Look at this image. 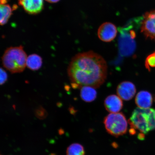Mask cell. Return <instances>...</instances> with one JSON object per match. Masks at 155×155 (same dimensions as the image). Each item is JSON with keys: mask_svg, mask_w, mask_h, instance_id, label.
<instances>
[{"mask_svg": "<svg viewBox=\"0 0 155 155\" xmlns=\"http://www.w3.org/2000/svg\"><path fill=\"white\" fill-rule=\"evenodd\" d=\"M117 30L116 26L110 22L104 23L99 28L98 36L100 40L105 42L113 40L117 36Z\"/></svg>", "mask_w": 155, "mask_h": 155, "instance_id": "obj_7", "label": "cell"}, {"mask_svg": "<svg viewBox=\"0 0 155 155\" xmlns=\"http://www.w3.org/2000/svg\"><path fill=\"white\" fill-rule=\"evenodd\" d=\"M8 0H1V5L6 4Z\"/></svg>", "mask_w": 155, "mask_h": 155, "instance_id": "obj_22", "label": "cell"}, {"mask_svg": "<svg viewBox=\"0 0 155 155\" xmlns=\"http://www.w3.org/2000/svg\"><path fill=\"white\" fill-rule=\"evenodd\" d=\"M67 155H84V147L79 143H73L68 147Z\"/></svg>", "mask_w": 155, "mask_h": 155, "instance_id": "obj_15", "label": "cell"}, {"mask_svg": "<svg viewBox=\"0 0 155 155\" xmlns=\"http://www.w3.org/2000/svg\"><path fill=\"white\" fill-rule=\"evenodd\" d=\"M27 54L22 46L7 48L2 57L3 66L12 73H20L26 67Z\"/></svg>", "mask_w": 155, "mask_h": 155, "instance_id": "obj_3", "label": "cell"}, {"mask_svg": "<svg viewBox=\"0 0 155 155\" xmlns=\"http://www.w3.org/2000/svg\"><path fill=\"white\" fill-rule=\"evenodd\" d=\"M135 102L139 108L144 109L150 108L153 102L152 94L147 91H141L136 96Z\"/></svg>", "mask_w": 155, "mask_h": 155, "instance_id": "obj_11", "label": "cell"}, {"mask_svg": "<svg viewBox=\"0 0 155 155\" xmlns=\"http://www.w3.org/2000/svg\"><path fill=\"white\" fill-rule=\"evenodd\" d=\"M18 4L27 13L36 15L43 9L44 0H18Z\"/></svg>", "mask_w": 155, "mask_h": 155, "instance_id": "obj_9", "label": "cell"}, {"mask_svg": "<svg viewBox=\"0 0 155 155\" xmlns=\"http://www.w3.org/2000/svg\"></svg>", "mask_w": 155, "mask_h": 155, "instance_id": "obj_23", "label": "cell"}, {"mask_svg": "<svg viewBox=\"0 0 155 155\" xmlns=\"http://www.w3.org/2000/svg\"><path fill=\"white\" fill-rule=\"evenodd\" d=\"M104 124L106 131L114 137H119L127 133V121L122 113L108 114L104 118Z\"/></svg>", "mask_w": 155, "mask_h": 155, "instance_id": "obj_5", "label": "cell"}, {"mask_svg": "<svg viewBox=\"0 0 155 155\" xmlns=\"http://www.w3.org/2000/svg\"><path fill=\"white\" fill-rule=\"evenodd\" d=\"M64 131L63 129L61 128L58 130V133H59V134L60 135H63L64 134Z\"/></svg>", "mask_w": 155, "mask_h": 155, "instance_id": "obj_21", "label": "cell"}, {"mask_svg": "<svg viewBox=\"0 0 155 155\" xmlns=\"http://www.w3.org/2000/svg\"><path fill=\"white\" fill-rule=\"evenodd\" d=\"M42 64V58L38 54H31L27 58L26 67L31 70H38L41 67Z\"/></svg>", "mask_w": 155, "mask_h": 155, "instance_id": "obj_13", "label": "cell"}, {"mask_svg": "<svg viewBox=\"0 0 155 155\" xmlns=\"http://www.w3.org/2000/svg\"><path fill=\"white\" fill-rule=\"evenodd\" d=\"M136 92L135 85L129 81H124L120 83L117 88L118 96L124 101L131 100L135 95Z\"/></svg>", "mask_w": 155, "mask_h": 155, "instance_id": "obj_8", "label": "cell"}, {"mask_svg": "<svg viewBox=\"0 0 155 155\" xmlns=\"http://www.w3.org/2000/svg\"><path fill=\"white\" fill-rule=\"evenodd\" d=\"M45 1L50 3H54L58 2L60 0H45Z\"/></svg>", "mask_w": 155, "mask_h": 155, "instance_id": "obj_20", "label": "cell"}, {"mask_svg": "<svg viewBox=\"0 0 155 155\" xmlns=\"http://www.w3.org/2000/svg\"><path fill=\"white\" fill-rule=\"evenodd\" d=\"M67 73L75 87L88 86L98 88L106 80L107 65L101 55L92 51L84 52L73 57Z\"/></svg>", "mask_w": 155, "mask_h": 155, "instance_id": "obj_1", "label": "cell"}, {"mask_svg": "<svg viewBox=\"0 0 155 155\" xmlns=\"http://www.w3.org/2000/svg\"><path fill=\"white\" fill-rule=\"evenodd\" d=\"M140 29L145 37L155 41V9L143 15Z\"/></svg>", "mask_w": 155, "mask_h": 155, "instance_id": "obj_6", "label": "cell"}, {"mask_svg": "<svg viewBox=\"0 0 155 155\" xmlns=\"http://www.w3.org/2000/svg\"><path fill=\"white\" fill-rule=\"evenodd\" d=\"M47 112L43 108L40 107L38 108L35 111L36 117L40 120H44L47 117Z\"/></svg>", "mask_w": 155, "mask_h": 155, "instance_id": "obj_17", "label": "cell"}, {"mask_svg": "<svg viewBox=\"0 0 155 155\" xmlns=\"http://www.w3.org/2000/svg\"><path fill=\"white\" fill-rule=\"evenodd\" d=\"M17 8V5L13 6L12 8L9 5L4 4L1 5V18L0 24L2 26L6 24L10 18L12 12Z\"/></svg>", "mask_w": 155, "mask_h": 155, "instance_id": "obj_14", "label": "cell"}, {"mask_svg": "<svg viewBox=\"0 0 155 155\" xmlns=\"http://www.w3.org/2000/svg\"><path fill=\"white\" fill-rule=\"evenodd\" d=\"M129 123L132 128L147 134L155 129V109L136 108L132 114Z\"/></svg>", "mask_w": 155, "mask_h": 155, "instance_id": "obj_4", "label": "cell"}, {"mask_svg": "<svg viewBox=\"0 0 155 155\" xmlns=\"http://www.w3.org/2000/svg\"><path fill=\"white\" fill-rule=\"evenodd\" d=\"M145 66L149 71H150L151 68H155V51L147 58Z\"/></svg>", "mask_w": 155, "mask_h": 155, "instance_id": "obj_16", "label": "cell"}, {"mask_svg": "<svg viewBox=\"0 0 155 155\" xmlns=\"http://www.w3.org/2000/svg\"><path fill=\"white\" fill-rule=\"evenodd\" d=\"M145 138V135L144 133H141L139 134L138 135V138L139 140H144Z\"/></svg>", "mask_w": 155, "mask_h": 155, "instance_id": "obj_19", "label": "cell"}, {"mask_svg": "<svg viewBox=\"0 0 155 155\" xmlns=\"http://www.w3.org/2000/svg\"><path fill=\"white\" fill-rule=\"evenodd\" d=\"M8 79L7 73L4 69H1V84L2 85L6 82Z\"/></svg>", "mask_w": 155, "mask_h": 155, "instance_id": "obj_18", "label": "cell"}, {"mask_svg": "<svg viewBox=\"0 0 155 155\" xmlns=\"http://www.w3.org/2000/svg\"><path fill=\"white\" fill-rule=\"evenodd\" d=\"M94 87L84 86L81 87L80 96L84 101L87 102H92L96 99L97 93Z\"/></svg>", "mask_w": 155, "mask_h": 155, "instance_id": "obj_12", "label": "cell"}, {"mask_svg": "<svg viewBox=\"0 0 155 155\" xmlns=\"http://www.w3.org/2000/svg\"><path fill=\"white\" fill-rule=\"evenodd\" d=\"M106 109L111 113H118L123 107L121 99L116 95H111L107 97L104 101Z\"/></svg>", "mask_w": 155, "mask_h": 155, "instance_id": "obj_10", "label": "cell"}, {"mask_svg": "<svg viewBox=\"0 0 155 155\" xmlns=\"http://www.w3.org/2000/svg\"><path fill=\"white\" fill-rule=\"evenodd\" d=\"M142 19L143 17L131 19L124 26L119 28V48L123 55H128L134 51L136 32L141 26Z\"/></svg>", "mask_w": 155, "mask_h": 155, "instance_id": "obj_2", "label": "cell"}]
</instances>
